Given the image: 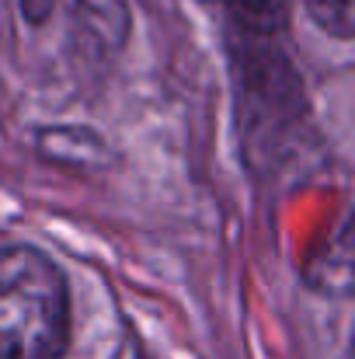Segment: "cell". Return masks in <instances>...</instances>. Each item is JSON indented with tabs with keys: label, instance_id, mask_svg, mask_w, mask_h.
Wrapping results in <instances>:
<instances>
[{
	"label": "cell",
	"instance_id": "obj_3",
	"mask_svg": "<svg viewBox=\"0 0 355 359\" xmlns=\"http://www.w3.org/2000/svg\"><path fill=\"white\" fill-rule=\"evenodd\" d=\"M220 11L227 39H282L289 28L286 0H199Z\"/></svg>",
	"mask_w": 355,
	"mask_h": 359
},
{
	"label": "cell",
	"instance_id": "obj_6",
	"mask_svg": "<svg viewBox=\"0 0 355 359\" xmlns=\"http://www.w3.org/2000/svg\"><path fill=\"white\" fill-rule=\"evenodd\" d=\"M21 7L28 11V18H32V21H39L46 11H53V0H21Z\"/></svg>",
	"mask_w": 355,
	"mask_h": 359
},
{
	"label": "cell",
	"instance_id": "obj_1",
	"mask_svg": "<svg viewBox=\"0 0 355 359\" xmlns=\"http://www.w3.org/2000/svg\"><path fill=\"white\" fill-rule=\"evenodd\" d=\"M279 42L282 39H227L240 147L254 168H279L293 157L310 116L303 81Z\"/></svg>",
	"mask_w": 355,
	"mask_h": 359
},
{
	"label": "cell",
	"instance_id": "obj_4",
	"mask_svg": "<svg viewBox=\"0 0 355 359\" xmlns=\"http://www.w3.org/2000/svg\"><path fill=\"white\" fill-rule=\"evenodd\" d=\"M39 154L60 168L102 171L109 164V140L84 126H53L39 133Z\"/></svg>",
	"mask_w": 355,
	"mask_h": 359
},
{
	"label": "cell",
	"instance_id": "obj_7",
	"mask_svg": "<svg viewBox=\"0 0 355 359\" xmlns=\"http://www.w3.org/2000/svg\"><path fill=\"white\" fill-rule=\"evenodd\" d=\"M136 359H150V356H146V349H143V346H136Z\"/></svg>",
	"mask_w": 355,
	"mask_h": 359
},
{
	"label": "cell",
	"instance_id": "obj_2",
	"mask_svg": "<svg viewBox=\"0 0 355 359\" xmlns=\"http://www.w3.org/2000/svg\"><path fill=\"white\" fill-rule=\"evenodd\" d=\"M70 346V290L39 248L0 251V359H60Z\"/></svg>",
	"mask_w": 355,
	"mask_h": 359
},
{
	"label": "cell",
	"instance_id": "obj_5",
	"mask_svg": "<svg viewBox=\"0 0 355 359\" xmlns=\"http://www.w3.org/2000/svg\"><path fill=\"white\" fill-rule=\"evenodd\" d=\"M307 4V14L335 39H352V4L355 0H303Z\"/></svg>",
	"mask_w": 355,
	"mask_h": 359
}]
</instances>
